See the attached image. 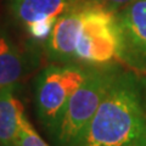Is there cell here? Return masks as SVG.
I'll return each mask as SVG.
<instances>
[{"mask_svg":"<svg viewBox=\"0 0 146 146\" xmlns=\"http://www.w3.org/2000/svg\"><path fill=\"white\" fill-rule=\"evenodd\" d=\"M80 1H82V0H80Z\"/></svg>","mask_w":146,"mask_h":146,"instance_id":"13","label":"cell"},{"mask_svg":"<svg viewBox=\"0 0 146 146\" xmlns=\"http://www.w3.org/2000/svg\"><path fill=\"white\" fill-rule=\"evenodd\" d=\"M82 4L63 13L55 22L45 42V52L50 61L56 63L76 62V49L82 28Z\"/></svg>","mask_w":146,"mask_h":146,"instance_id":"7","label":"cell"},{"mask_svg":"<svg viewBox=\"0 0 146 146\" xmlns=\"http://www.w3.org/2000/svg\"><path fill=\"white\" fill-rule=\"evenodd\" d=\"M140 83H141V88H143V98H144V105L146 111V74L140 76Z\"/></svg>","mask_w":146,"mask_h":146,"instance_id":"12","label":"cell"},{"mask_svg":"<svg viewBox=\"0 0 146 146\" xmlns=\"http://www.w3.org/2000/svg\"><path fill=\"white\" fill-rule=\"evenodd\" d=\"M80 3V0H10L9 10L16 23L23 27L34 42H46L57 18Z\"/></svg>","mask_w":146,"mask_h":146,"instance_id":"6","label":"cell"},{"mask_svg":"<svg viewBox=\"0 0 146 146\" xmlns=\"http://www.w3.org/2000/svg\"><path fill=\"white\" fill-rule=\"evenodd\" d=\"M117 58L139 76L146 74V0H133L116 13Z\"/></svg>","mask_w":146,"mask_h":146,"instance_id":"5","label":"cell"},{"mask_svg":"<svg viewBox=\"0 0 146 146\" xmlns=\"http://www.w3.org/2000/svg\"><path fill=\"white\" fill-rule=\"evenodd\" d=\"M113 67L90 68L86 79L71 96L51 133L57 146H78L105 96Z\"/></svg>","mask_w":146,"mask_h":146,"instance_id":"2","label":"cell"},{"mask_svg":"<svg viewBox=\"0 0 146 146\" xmlns=\"http://www.w3.org/2000/svg\"><path fill=\"white\" fill-rule=\"evenodd\" d=\"M118 28L116 13L90 3L82 4V28L76 61L104 66L117 57Z\"/></svg>","mask_w":146,"mask_h":146,"instance_id":"4","label":"cell"},{"mask_svg":"<svg viewBox=\"0 0 146 146\" xmlns=\"http://www.w3.org/2000/svg\"><path fill=\"white\" fill-rule=\"evenodd\" d=\"M131 1L133 0H89V3L93 4V5L101 7L104 10L111 11L113 13L121 11L123 7H125Z\"/></svg>","mask_w":146,"mask_h":146,"instance_id":"11","label":"cell"},{"mask_svg":"<svg viewBox=\"0 0 146 146\" xmlns=\"http://www.w3.org/2000/svg\"><path fill=\"white\" fill-rule=\"evenodd\" d=\"M16 146H49L42 139L36 130L31 124V122L27 119V117L23 116L21 121L20 133H18Z\"/></svg>","mask_w":146,"mask_h":146,"instance_id":"10","label":"cell"},{"mask_svg":"<svg viewBox=\"0 0 146 146\" xmlns=\"http://www.w3.org/2000/svg\"><path fill=\"white\" fill-rule=\"evenodd\" d=\"M78 146H146L140 76L115 66L107 90Z\"/></svg>","mask_w":146,"mask_h":146,"instance_id":"1","label":"cell"},{"mask_svg":"<svg viewBox=\"0 0 146 146\" xmlns=\"http://www.w3.org/2000/svg\"><path fill=\"white\" fill-rule=\"evenodd\" d=\"M34 67V56L0 27V89L15 86Z\"/></svg>","mask_w":146,"mask_h":146,"instance_id":"8","label":"cell"},{"mask_svg":"<svg viewBox=\"0 0 146 146\" xmlns=\"http://www.w3.org/2000/svg\"><path fill=\"white\" fill-rule=\"evenodd\" d=\"M90 68L76 63H54L43 68L34 82V106L39 122L52 133L68 101L83 84Z\"/></svg>","mask_w":146,"mask_h":146,"instance_id":"3","label":"cell"},{"mask_svg":"<svg viewBox=\"0 0 146 146\" xmlns=\"http://www.w3.org/2000/svg\"><path fill=\"white\" fill-rule=\"evenodd\" d=\"M23 106L15 96V86L0 89V146H16Z\"/></svg>","mask_w":146,"mask_h":146,"instance_id":"9","label":"cell"}]
</instances>
